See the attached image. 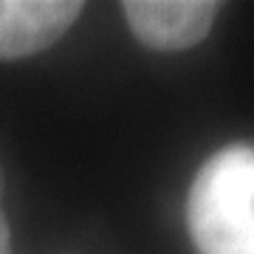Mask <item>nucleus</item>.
<instances>
[{"label": "nucleus", "instance_id": "1", "mask_svg": "<svg viewBox=\"0 0 254 254\" xmlns=\"http://www.w3.org/2000/svg\"><path fill=\"white\" fill-rule=\"evenodd\" d=\"M187 223L198 254H254V150L212 153L192 178Z\"/></svg>", "mask_w": 254, "mask_h": 254}, {"label": "nucleus", "instance_id": "2", "mask_svg": "<svg viewBox=\"0 0 254 254\" xmlns=\"http://www.w3.org/2000/svg\"><path fill=\"white\" fill-rule=\"evenodd\" d=\"M125 20L141 46L153 51H187L206 40L218 20L215 0H127Z\"/></svg>", "mask_w": 254, "mask_h": 254}, {"label": "nucleus", "instance_id": "3", "mask_svg": "<svg viewBox=\"0 0 254 254\" xmlns=\"http://www.w3.org/2000/svg\"><path fill=\"white\" fill-rule=\"evenodd\" d=\"M79 0H0V60L51 48L82 14Z\"/></svg>", "mask_w": 254, "mask_h": 254}, {"label": "nucleus", "instance_id": "4", "mask_svg": "<svg viewBox=\"0 0 254 254\" xmlns=\"http://www.w3.org/2000/svg\"><path fill=\"white\" fill-rule=\"evenodd\" d=\"M0 254H11V232H9V223L0 212Z\"/></svg>", "mask_w": 254, "mask_h": 254}]
</instances>
